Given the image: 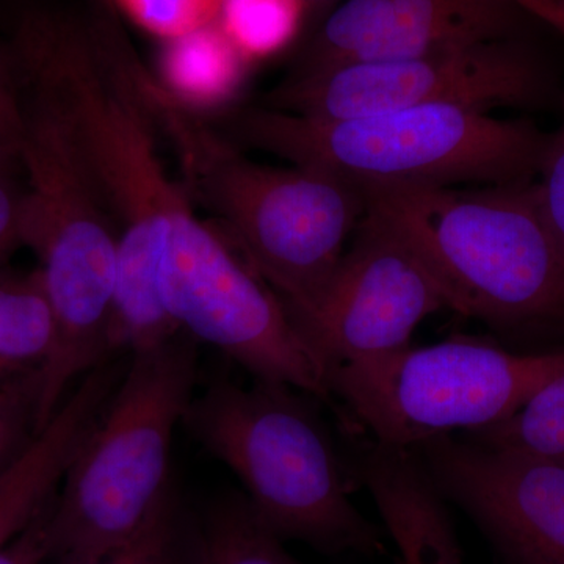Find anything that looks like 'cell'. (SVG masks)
I'll return each mask as SVG.
<instances>
[{
    "label": "cell",
    "instance_id": "6da1fadb",
    "mask_svg": "<svg viewBox=\"0 0 564 564\" xmlns=\"http://www.w3.org/2000/svg\"><path fill=\"white\" fill-rule=\"evenodd\" d=\"M18 82L62 115L118 231L113 311L131 328L162 321L159 267L169 217L188 196L159 159L158 129L132 74L135 50L111 0L31 2L11 21Z\"/></svg>",
    "mask_w": 564,
    "mask_h": 564
},
{
    "label": "cell",
    "instance_id": "7a4b0ae2",
    "mask_svg": "<svg viewBox=\"0 0 564 564\" xmlns=\"http://www.w3.org/2000/svg\"><path fill=\"white\" fill-rule=\"evenodd\" d=\"M132 74L159 135L176 155L188 198L220 218L291 318L307 313L364 217L359 187L314 170L251 162L206 115L177 101L139 55Z\"/></svg>",
    "mask_w": 564,
    "mask_h": 564
},
{
    "label": "cell",
    "instance_id": "3957f363",
    "mask_svg": "<svg viewBox=\"0 0 564 564\" xmlns=\"http://www.w3.org/2000/svg\"><path fill=\"white\" fill-rule=\"evenodd\" d=\"M366 212L421 254L455 313L514 334H564V261L534 180L477 191L359 187Z\"/></svg>",
    "mask_w": 564,
    "mask_h": 564
},
{
    "label": "cell",
    "instance_id": "277c9868",
    "mask_svg": "<svg viewBox=\"0 0 564 564\" xmlns=\"http://www.w3.org/2000/svg\"><path fill=\"white\" fill-rule=\"evenodd\" d=\"M207 120L237 147L366 185H511L534 180L547 133L486 111L414 107L340 120L228 107Z\"/></svg>",
    "mask_w": 564,
    "mask_h": 564
},
{
    "label": "cell",
    "instance_id": "5b68a950",
    "mask_svg": "<svg viewBox=\"0 0 564 564\" xmlns=\"http://www.w3.org/2000/svg\"><path fill=\"white\" fill-rule=\"evenodd\" d=\"M21 247L40 261L55 317L54 347L39 369L41 395L58 402L74 381L110 358L118 231L62 115L21 87Z\"/></svg>",
    "mask_w": 564,
    "mask_h": 564
},
{
    "label": "cell",
    "instance_id": "8992f818",
    "mask_svg": "<svg viewBox=\"0 0 564 564\" xmlns=\"http://www.w3.org/2000/svg\"><path fill=\"white\" fill-rule=\"evenodd\" d=\"M188 432L242 481L259 518L281 540L326 554L383 551V533L348 499L332 434L291 386L214 381L193 395Z\"/></svg>",
    "mask_w": 564,
    "mask_h": 564
},
{
    "label": "cell",
    "instance_id": "52a82bcc",
    "mask_svg": "<svg viewBox=\"0 0 564 564\" xmlns=\"http://www.w3.org/2000/svg\"><path fill=\"white\" fill-rule=\"evenodd\" d=\"M196 340L180 333L131 351L124 375L70 462L51 508V560L87 564L139 532L170 477L176 426L195 388Z\"/></svg>",
    "mask_w": 564,
    "mask_h": 564
},
{
    "label": "cell",
    "instance_id": "ba28073f",
    "mask_svg": "<svg viewBox=\"0 0 564 564\" xmlns=\"http://www.w3.org/2000/svg\"><path fill=\"white\" fill-rule=\"evenodd\" d=\"M562 370L564 351L525 355L455 337L344 364L328 388L373 440L417 447L507 421Z\"/></svg>",
    "mask_w": 564,
    "mask_h": 564
},
{
    "label": "cell",
    "instance_id": "9c48e42d",
    "mask_svg": "<svg viewBox=\"0 0 564 564\" xmlns=\"http://www.w3.org/2000/svg\"><path fill=\"white\" fill-rule=\"evenodd\" d=\"M159 293L181 333L214 345L256 380L332 397L321 362L280 296L199 221L191 199L169 217Z\"/></svg>",
    "mask_w": 564,
    "mask_h": 564
},
{
    "label": "cell",
    "instance_id": "30bf717a",
    "mask_svg": "<svg viewBox=\"0 0 564 564\" xmlns=\"http://www.w3.org/2000/svg\"><path fill=\"white\" fill-rule=\"evenodd\" d=\"M558 84L536 52L502 40L430 52L400 61L352 63L289 77L263 99L267 109L340 120L414 107L544 109Z\"/></svg>",
    "mask_w": 564,
    "mask_h": 564
},
{
    "label": "cell",
    "instance_id": "8fae6325",
    "mask_svg": "<svg viewBox=\"0 0 564 564\" xmlns=\"http://www.w3.org/2000/svg\"><path fill=\"white\" fill-rule=\"evenodd\" d=\"M352 237L317 302L292 318L326 381L344 364L406 347L423 318L451 310L432 269L391 226L364 212Z\"/></svg>",
    "mask_w": 564,
    "mask_h": 564
},
{
    "label": "cell",
    "instance_id": "7c38bea8",
    "mask_svg": "<svg viewBox=\"0 0 564 564\" xmlns=\"http://www.w3.org/2000/svg\"><path fill=\"white\" fill-rule=\"evenodd\" d=\"M445 499L463 508L511 564H564V464L451 434L417 447Z\"/></svg>",
    "mask_w": 564,
    "mask_h": 564
},
{
    "label": "cell",
    "instance_id": "4fadbf2b",
    "mask_svg": "<svg viewBox=\"0 0 564 564\" xmlns=\"http://www.w3.org/2000/svg\"><path fill=\"white\" fill-rule=\"evenodd\" d=\"M529 20L510 0H344L304 47L291 77L513 40Z\"/></svg>",
    "mask_w": 564,
    "mask_h": 564
},
{
    "label": "cell",
    "instance_id": "5bb4252c",
    "mask_svg": "<svg viewBox=\"0 0 564 564\" xmlns=\"http://www.w3.org/2000/svg\"><path fill=\"white\" fill-rule=\"evenodd\" d=\"M124 367L120 359H109L84 375L51 421L0 467V549L24 532L54 499Z\"/></svg>",
    "mask_w": 564,
    "mask_h": 564
},
{
    "label": "cell",
    "instance_id": "9a60e30c",
    "mask_svg": "<svg viewBox=\"0 0 564 564\" xmlns=\"http://www.w3.org/2000/svg\"><path fill=\"white\" fill-rule=\"evenodd\" d=\"M351 451L356 477L372 494L403 564H463L445 497L417 451L377 440L358 441Z\"/></svg>",
    "mask_w": 564,
    "mask_h": 564
},
{
    "label": "cell",
    "instance_id": "2e32d148",
    "mask_svg": "<svg viewBox=\"0 0 564 564\" xmlns=\"http://www.w3.org/2000/svg\"><path fill=\"white\" fill-rule=\"evenodd\" d=\"M251 63L215 21L199 31L163 43L159 73L177 101L202 115L221 111L242 87Z\"/></svg>",
    "mask_w": 564,
    "mask_h": 564
},
{
    "label": "cell",
    "instance_id": "e0dca14e",
    "mask_svg": "<svg viewBox=\"0 0 564 564\" xmlns=\"http://www.w3.org/2000/svg\"><path fill=\"white\" fill-rule=\"evenodd\" d=\"M198 564H300L245 494L214 503L198 525Z\"/></svg>",
    "mask_w": 564,
    "mask_h": 564
},
{
    "label": "cell",
    "instance_id": "ac0fdd59",
    "mask_svg": "<svg viewBox=\"0 0 564 564\" xmlns=\"http://www.w3.org/2000/svg\"><path fill=\"white\" fill-rule=\"evenodd\" d=\"M466 440L564 464V370L538 389L518 413L488 429L466 433Z\"/></svg>",
    "mask_w": 564,
    "mask_h": 564
},
{
    "label": "cell",
    "instance_id": "d6986e66",
    "mask_svg": "<svg viewBox=\"0 0 564 564\" xmlns=\"http://www.w3.org/2000/svg\"><path fill=\"white\" fill-rule=\"evenodd\" d=\"M54 343V311L40 273L0 278V364L40 367Z\"/></svg>",
    "mask_w": 564,
    "mask_h": 564
},
{
    "label": "cell",
    "instance_id": "ffe728a7",
    "mask_svg": "<svg viewBox=\"0 0 564 564\" xmlns=\"http://www.w3.org/2000/svg\"><path fill=\"white\" fill-rule=\"evenodd\" d=\"M304 0H223L221 28L248 62H261L280 54L300 35Z\"/></svg>",
    "mask_w": 564,
    "mask_h": 564
},
{
    "label": "cell",
    "instance_id": "44dd1931",
    "mask_svg": "<svg viewBox=\"0 0 564 564\" xmlns=\"http://www.w3.org/2000/svg\"><path fill=\"white\" fill-rule=\"evenodd\" d=\"M87 564H198V527L188 518L173 481L131 540Z\"/></svg>",
    "mask_w": 564,
    "mask_h": 564
},
{
    "label": "cell",
    "instance_id": "7402d4cb",
    "mask_svg": "<svg viewBox=\"0 0 564 564\" xmlns=\"http://www.w3.org/2000/svg\"><path fill=\"white\" fill-rule=\"evenodd\" d=\"M111 3L141 31L166 43L218 21L223 0H111Z\"/></svg>",
    "mask_w": 564,
    "mask_h": 564
},
{
    "label": "cell",
    "instance_id": "603a6c76",
    "mask_svg": "<svg viewBox=\"0 0 564 564\" xmlns=\"http://www.w3.org/2000/svg\"><path fill=\"white\" fill-rule=\"evenodd\" d=\"M560 102L562 121L554 132L547 133L534 187L545 225L564 261V88L560 93Z\"/></svg>",
    "mask_w": 564,
    "mask_h": 564
},
{
    "label": "cell",
    "instance_id": "cb8c5ba5",
    "mask_svg": "<svg viewBox=\"0 0 564 564\" xmlns=\"http://www.w3.org/2000/svg\"><path fill=\"white\" fill-rule=\"evenodd\" d=\"M24 132V106L9 47L0 46V141L17 148Z\"/></svg>",
    "mask_w": 564,
    "mask_h": 564
},
{
    "label": "cell",
    "instance_id": "d4e9b609",
    "mask_svg": "<svg viewBox=\"0 0 564 564\" xmlns=\"http://www.w3.org/2000/svg\"><path fill=\"white\" fill-rule=\"evenodd\" d=\"M51 503L18 534L10 544L0 549V564H44L51 560Z\"/></svg>",
    "mask_w": 564,
    "mask_h": 564
},
{
    "label": "cell",
    "instance_id": "484cf974",
    "mask_svg": "<svg viewBox=\"0 0 564 564\" xmlns=\"http://www.w3.org/2000/svg\"><path fill=\"white\" fill-rule=\"evenodd\" d=\"M11 170L0 172V262L21 247V210L24 188L10 177Z\"/></svg>",
    "mask_w": 564,
    "mask_h": 564
},
{
    "label": "cell",
    "instance_id": "4316f807",
    "mask_svg": "<svg viewBox=\"0 0 564 564\" xmlns=\"http://www.w3.org/2000/svg\"><path fill=\"white\" fill-rule=\"evenodd\" d=\"M534 21L543 22L564 39V6L560 0H510Z\"/></svg>",
    "mask_w": 564,
    "mask_h": 564
},
{
    "label": "cell",
    "instance_id": "83f0119b",
    "mask_svg": "<svg viewBox=\"0 0 564 564\" xmlns=\"http://www.w3.org/2000/svg\"><path fill=\"white\" fill-rule=\"evenodd\" d=\"M17 162H20V152L17 148L0 141V172L13 169Z\"/></svg>",
    "mask_w": 564,
    "mask_h": 564
},
{
    "label": "cell",
    "instance_id": "f1b7e54d",
    "mask_svg": "<svg viewBox=\"0 0 564 564\" xmlns=\"http://www.w3.org/2000/svg\"><path fill=\"white\" fill-rule=\"evenodd\" d=\"M14 426L13 421L9 422H0V463H3L6 459L7 451H9L11 443H13ZM6 466V464H0V467Z\"/></svg>",
    "mask_w": 564,
    "mask_h": 564
},
{
    "label": "cell",
    "instance_id": "f546056e",
    "mask_svg": "<svg viewBox=\"0 0 564 564\" xmlns=\"http://www.w3.org/2000/svg\"><path fill=\"white\" fill-rule=\"evenodd\" d=\"M13 421L11 417V411L9 408V402L0 395V422H9Z\"/></svg>",
    "mask_w": 564,
    "mask_h": 564
},
{
    "label": "cell",
    "instance_id": "4dcf8cb0",
    "mask_svg": "<svg viewBox=\"0 0 564 564\" xmlns=\"http://www.w3.org/2000/svg\"><path fill=\"white\" fill-rule=\"evenodd\" d=\"M307 3V7L311 6H322V3L333 2V0H304Z\"/></svg>",
    "mask_w": 564,
    "mask_h": 564
},
{
    "label": "cell",
    "instance_id": "1f68e13d",
    "mask_svg": "<svg viewBox=\"0 0 564 564\" xmlns=\"http://www.w3.org/2000/svg\"><path fill=\"white\" fill-rule=\"evenodd\" d=\"M560 2H562V3H563V6H564V0H560Z\"/></svg>",
    "mask_w": 564,
    "mask_h": 564
}]
</instances>
